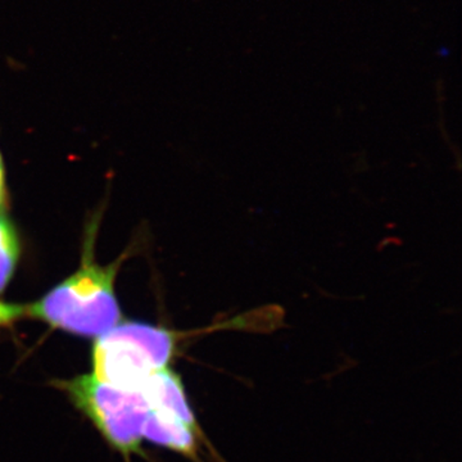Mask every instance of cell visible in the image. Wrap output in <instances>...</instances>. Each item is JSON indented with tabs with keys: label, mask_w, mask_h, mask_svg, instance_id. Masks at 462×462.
I'll use <instances>...</instances> for the list:
<instances>
[{
	"label": "cell",
	"mask_w": 462,
	"mask_h": 462,
	"mask_svg": "<svg viewBox=\"0 0 462 462\" xmlns=\"http://www.w3.org/2000/svg\"><path fill=\"white\" fill-rule=\"evenodd\" d=\"M179 334L166 328L120 321L96 338L91 351L93 375L125 391H139L153 374L169 367Z\"/></svg>",
	"instance_id": "2"
},
{
	"label": "cell",
	"mask_w": 462,
	"mask_h": 462,
	"mask_svg": "<svg viewBox=\"0 0 462 462\" xmlns=\"http://www.w3.org/2000/svg\"><path fill=\"white\" fill-rule=\"evenodd\" d=\"M85 247L80 269L41 300L25 306L26 318L74 336L98 338L123 318L115 294L123 257L100 266L93 258V245L87 242Z\"/></svg>",
	"instance_id": "1"
},
{
	"label": "cell",
	"mask_w": 462,
	"mask_h": 462,
	"mask_svg": "<svg viewBox=\"0 0 462 462\" xmlns=\"http://www.w3.org/2000/svg\"><path fill=\"white\" fill-rule=\"evenodd\" d=\"M21 245L17 231L0 211V294L7 289L20 260Z\"/></svg>",
	"instance_id": "4"
},
{
	"label": "cell",
	"mask_w": 462,
	"mask_h": 462,
	"mask_svg": "<svg viewBox=\"0 0 462 462\" xmlns=\"http://www.w3.org/2000/svg\"><path fill=\"white\" fill-rule=\"evenodd\" d=\"M69 401L127 460L142 455L143 430L149 413L141 391H125L100 382L93 374L58 383Z\"/></svg>",
	"instance_id": "3"
},
{
	"label": "cell",
	"mask_w": 462,
	"mask_h": 462,
	"mask_svg": "<svg viewBox=\"0 0 462 462\" xmlns=\"http://www.w3.org/2000/svg\"><path fill=\"white\" fill-rule=\"evenodd\" d=\"M23 318H26L25 306L0 300V329L11 327Z\"/></svg>",
	"instance_id": "5"
},
{
	"label": "cell",
	"mask_w": 462,
	"mask_h": 462,
	"mask_svg": "<svg viewBox=\"0 0 462 462\" xmlns=\"http://www.w3.org/2000/svg\"><path fill=\"white\" fill-rule=\"evenodd\" d=\"M8 203L7 179H5V160L0 152V211L5 209Z\"/></svg>",
	"instance_id": "6"
}]
</instances>
